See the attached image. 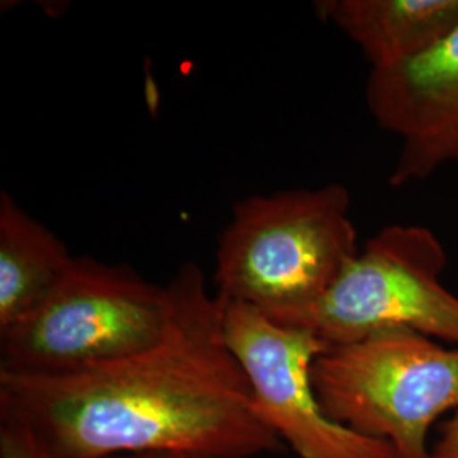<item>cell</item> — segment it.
Instances as JSON below:
<instances>
[{
    "instance_id": "6da1fadb",
    "label": "cell",
    "mask_w": 458,
    "mask_h": 458,
    "mask_svg": "<svg viewBox=\"0 0 458 458\" xmlns=\"http://www.w3.org/2000/svg\"><path fill=\"white\" fill-rule=\"evenodd\" d=\"M164 340L124 360L65 376L0 370V418L26 426L49 458L174 454L251 458L282 442L263 425L225 342V302L196 263L168 284Z\"/></svg>"
},
{
    "instance_id": "277c9868",
    "label": "cell",
    "mask_w": 458,
    "mask_h": 458,
    "mask_svg": "<svg viewBox=\"0 0 458 458\" xmlns=\"http://www.w3.org/2000/svg\"><path fill=\"white\" fill-rule=\"evenodd\" d=\"M327 418L387 442L395 458H433L428 435L458 412V348L406 327L327 346L312 367Z\"/></svg>"
},
{
    "instance_id": "8fae6325",
    "label": "cell",
    "mask_w": 458,
    "mask_h": 458,
    "mask_svg": "<svg viewBox=\"0 0 458 458\" xmlns=\"http://www.w3.org/2000/svg\"><path fill=\"white\" fill-rule=\"evenodd\" d=\"M431 454L433 458H458V412L443 423Z\"/></svg>"
},
{
    "instance_id": "7a4b0ae2",
    "label": "cell",
    "mask_w": 458,
    "mask_h": 458,
    "mask_svg": "<svg viewBox=\"0 0 458 458\" xmlns=\"http://www.w3.org/2000/svg\"><path fill=\"white\" fill-rule=\"evenodd\" d=\"M350 209L340 183L240 200L219 236L216 294L274 321L310 308L360 251Z\"/></svg>"
},
{
    "instance_id": "52a82bcc",
    "label": "cell",
    "mask_w": 458,
    "mask_h": 458,
    "mask_svg": "<svg viewBox=\"0 0 458 458\" xmlns=\"http://www.w3.org/2000/svg\"><path fill=\"white\" fill-rule=\"evenodd\" d=\"M365 100L377 124L401 143L393 187L458 165V26L423 56L370 70Z\"/></svg>"
},
{
    "instance_id": "9c48e42d",
    "label": "cell",
    "mask_w": 458,
    "mask_h": 458,
    "mask_svg": "<svg viewBox=\"0 0 458 458\" xmlns=\"http://www.w3.org/2000/svg\"><path fill=\"white\" fill-rule=\"evenodd\" d=\"M75 257L13 196L0 192V331L38 308Z\"/></svg>"
},
{
    "instance_id": "30bf717a",
    "label": "cell",
    "mask_w": 458,
    "mask_h": 458,
    "mask_svg": "<svg viewBox=\"0 0 458 458\" xmlns=\"http://www.w3.org/2000/svg\"><path fill=\"white\" fill-rule=\"evenodd\" d=\"M0 458H49L31 431L11 418H0Z\"/></svg>"
},
{
    "instance_id": "7c38bea8",
    "label": "cell",
    "mask_w": 458,
    "mask_h": 458,
    "mask_svg": "<svg viewBox=\"0 0 458 458\" xmlns=\"http://www.w3.org/2000/svg\"><path fill=\"white\" fill-rule=\"evenodd\" d=\"M102 458H191L183 455H174V454H123V455H109Z\"/></svg>"
},
{
    "instance_id": "8992f818",
    "label": "cell",
    "mask_w": 458,
    "mask_h": 458,
    "mask_svg": "<svg viewBox=\"0 0 458 458\" xmlns=\"http://www.w3.org/2000/svg\"><path fill=\"white\" fill-rule=\"evenodd\" d=\"M223 331L250 384L257 416L297 457L395 458L389 443L361 437L325 414L312 367L327 344L316 333L280 325L242 302H225Z\"/></svg>"
},
{
    "instance_id": "3957f363",
    "label": "cell",
    "mask_w": 458,
    "mask_h": 458,
    "mask_svg": "<svg viewBox=\"0 0 458 458\" xmlns=\"http://www.w3.org/2000/svg\"><path fill=\"white\" fill-rule=\"evenodd\" d=\"M172 318L168 285L128 265L75 257L38 308L0 331V370L65 376L124 360L160 344Z\"/></svg>"
},
{
    "instance_id": "5b68a950",
    "label": "cell",
    "mask_w": 458,
    "mask_h": 458,
    "mask_svg": "<svg viewBox=\"0 0 458 458\" xmlns=\"http://www.w3.org/2000/svg\"><path fill=\"white\" fill-rule=\"evenodd\" d=\"M446 251L421 225L378 231L310 308L278 319L306 327L327 346L406 327L458 348V297L442 284Z\"/></svg>"
},
{
    "instance_id": "ba28073f",
    "label": "cell",
    "mask_w": 458,
    "mask_h": 458,
    "mask_svg": "<svg viewBox=\"0 0 458 458\" xmlns=\"http://www.w3.org/2000/svg\"><path fill=\"white\" fill-rule=\"evenodd\" d=\"M316 9L360 48L370 70L420 58L458 26V0H323Z\"/></svg>"
}]
</instances>
